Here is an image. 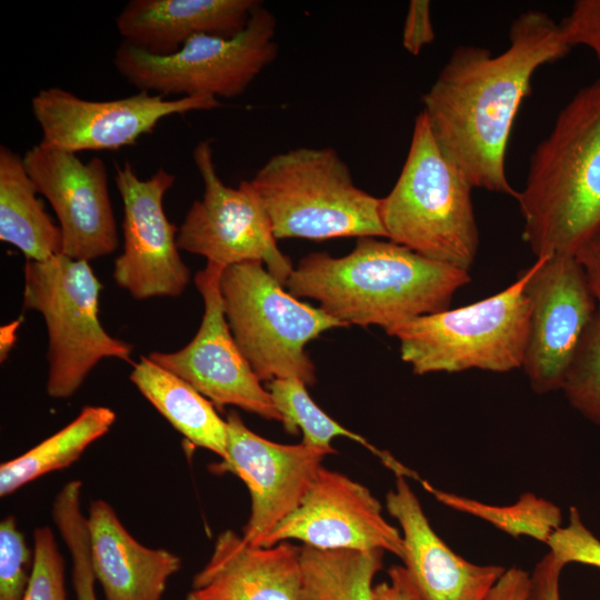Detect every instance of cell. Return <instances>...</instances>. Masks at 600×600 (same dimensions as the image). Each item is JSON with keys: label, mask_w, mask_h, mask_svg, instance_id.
Here are the masks:
<instances>
[{"label": "cell", "mask_w": 600, "mask_h": 600, "mask_svg": "<svg viewBox=\"0 0 600 600\" xmlns=\"http://www.w3.org/2000/svg\"><path fill=\"white\" fill-rule=\"evenodd\" d=\"M560 23L528 10L511 23L499 54L478 46L457 47L422 96L430 130L443 153L473 188L517 199L506 172L510 133L534 72L568 54Z\"/></svg>", "instance_id": "6da1fadb"}, {"label": "cell", "mask_w": 600, "mask_h": 600, "mask_svg": "<svg viewBox=\"0 0 600 600\" xmlns=\"http://www.w3.org/2000/svg\"><path fill=\"white\" fill-rule=\"evenodd\" d=\"M471 281L469 271L428 259L392 241L358 238L347 256L312 252L293 269L286 286L296 298L316 299L346 326H379L386 331L414 317L449 308Z\"/></svg>", "instance_id": "7a4b0ae2"}, {"label": "cell", "mask_w": 600, "mask_h": 600, "mask_svg": "<svg viewBox=\"0 0 600 600\" xmlns=\"http://www.w3.org/2000/svg\"><path fill=\"white\" fill-rule=\"evenodd\" d=\"M516 200L536 258L574 254L600 224V79L560 111Z\"/></svg>", "instance_id": "3957f363"}, {"label": "cell", "mask_w": 600, "mask_h": 600, "mask_svg": "<svg viewBox=\"0 0 600 600\" xmlns=\"http://www.w3.org/2000/svg\"><path fill=\"white\" fill-rule=\"evenodd\" d=\"M472 189L419 112L401 172L391 191L380 198L387 238L428 259L469 271L479 248Z\"/></svg>", "instance_id": "277c9868"}, {"label": "cell", "mask_w": 600, "mask_h": 600, "mask_svg": "<svg viewBox=\"0 0 600 600\" xmlns=\"http://www.w3.org/2000/svg\"><path fill=\"white\" fill-rule=\"evenodd\" d=\"M249 182L276 239L387 238L380 199L354 184L333 148L299 147L277 153Z\"/></svg>", "instance_id": "5b68a950"}, {"label": "cell", "mask_w": 600, "mask_h": 600, "mask_svg": "<svg viewBox=\"0 0 600 600\" xmlns=\"http://www.w3.org/2000/svg\"><path fill=\"white\" fill-rule=\"evenodd\" d=\"M530 267L500 292L474 303L406 320L386 332L400 342L414 374L522 367L530 306L524 292Z\"/></svg>", "instance_id": "8992f818"}, {"label": "cell", "mask_w": 600, "mask_h": 600, "mask_svg": "<svg viewBox=\"0 0 600 600\" xmlns=\"http://www.w3.org/2000/svg\"><path fill=\"white\" fill-rule=\"evenodd\" d=\"M261 261L223 269L220 289L232 337L260 381L296 378L316 382L306 346L323 331L347 327L320 307L287 292Z\"/></svg>", "instance_id": "52a82bcc"}, {"label": "cell", "mask_w": 600, "mask_h": 600, "mask_svg": "<svg viewBox=\"0 0 600 600\" xmlns=\"http://www.w3.org/2000/svg\"><path fill=\"white\" fill-rule=\"evenodd\" d=\"M101 289L86 260L60 253L24 264L23 309L46 321L51 398H70L104 358L132 361V344L111 337L99 320Z\"/></svg>", "instance_id": "ba28073f"}, {"label": "cell", "mask_w": 600, "mask_h": 600, "mask_svg": "<svg viewBox=\"0 0 600 600\" xmlns=\"http://www.w3.org/2000/svg\"><path fill=\"white\" fill-rule=\"evenodd\" d=\"M276 28L274 14L260 3L244 29L232 37L197 34L168 56L122 41L113 64L139 91L163 97L234 98L276 59Z\"/></svg>", "instance_id": "9c48e42d"}, {"label": "cell", "mask_w": 600, "mask_h": 600, "mask_svg": "<svg viewBox=\"0 0 600 600\" xmlns=\"http://www.w3.org/2000/svg\"><path fill=\"white\" fill-rule=\"evenodd\" d=\"M192 157L204 191L178 229V248L223 268L261 261L286 286L294 268L278 248L268 213L250 182L241 181L238 188L223 183L210 140L198 143Z\"/></svg>", "instance_id": "30bf717a"}, {"label": "cell", "mask_w": 600, "mask_h": 600, "mask_svg": "<svg viewBox=\"0 0 600 600\" xmlns=\"http://www.w3.org/2000/svg\"><path fill=\"white\" fill-rule=\"evenodd\" d=\"M524 292L530 306L522 369L539 393L561 390L581 338L597 313V302L574 254L537 258Z\"/></svg>", "instance_id": "8fae6325"}, {"label": "cell", "mask_w": 600, "mask_h": 600, "mask_svg": "<svg viewBox=\"0 0 600 600\" xmlns=\"http://www.w3.org/2000/svg\"><path fill=\"white\" fill-rule=\"evenodd\" d=\"M208 96L166 99L146 91L114 100L82 99L59 87L41 89L31 99L40 143L77 153L133 146L166 117L219 107Z\"/></svg>", "instance_id": "7c38bea8"}, {"label": "cell", "mask_w": 600, "mask_h": 600, "mask_svg": "<svg viewBox=\"0 0 600 600\" xmlns=\"http://www.w3.org/2000/svg\"><path fill=\"white\" fill-rule=\"evenodd\" d=\"M176 177L163 168L142 180L130 162L116 164L114 182L123 204V251L116 259L113 279L136 300L179 297L190 281L180 257L177 227L163 209Z\"/></svg>", "instance_id": "4fadbf2b"}, {"label": "cell", "mask_w": 600, "mask_h": 600, "mask_svg": "<svg viewBox=\"0 0 600 600\" xmlns=\"http://www.w3.org/2000/svg\"><path fill=\"white\" fill-rule=\"evenodd\" d=\"M223 269L207 262L194 277L204 312L192 340L178 351H154L148 357L190 383L220 409L234 406L261 418L281 421L270 392L262 387L230 331L220 289Z\"/></svg>", "instance_id": "5bb4252c"}, {"label": "cell", "mask_w": 600, "mask_h": 600, "mask_svg": "<svg viewBox=\"0 0 600 600\" xmlns=\"http://www.w3.org/2000/svg\"><path fill=\"white\" fill-rule=\"evenodd\" d=\"M226 421L227 458L214 470L231 472L247 486L251 508L241 536L248 543L260 547L302 502L328 454L303 442L282 444L262 438L233 410Z\"/></svg>", "instance_id": "9a60e30c"}, {"label": "cell", "mask_w": 600, "mask_h": 600, "mask_svg": "<svg viewBox=\"0 0 600 600\" xmlns=\"http://www.w3.org/2000/svg\"><path fill=\"white\" fill-rule=\"evenodd\" d=\"M22 157L38 193L59 220L62 254L90 261L114 252L118 232L103 160L83 162L77 153L42 143Z\"/></svg>", "instance_id": "2e32d148"}, {"label": "cell", "mask_w": 600, "mask_h": 600, "mask_svg": "<svg viewBox=\"0 0 600 600\" xmlns=\"http://www.w3.org/2000/svg\"><path fill=\"white\" fill-rule=\"evenodd\" d=\"M290 540L320 550H380L399 558L402 536L382 513V506L363 484L321 467L299 507L261 542L271 547Z\"/></svg>", "instance_id": "e0dca14e"}, {"label": "cell", "mask_w": 600, "mask_h": 600, "mask_svg": "<svg viewBox=\"0 0 600 600\" xmlns=\"http://www.w3.org/2000/svg\"><path fill=\"white\" fill-rule=\"evenodd\" d=\"M386 507L403 543L402 566H392L388 574L410 600H486L504 567L476 564L457 554L432 529L406 476H396Z\"/></svg>", "instance_id": "ac0fdd59"}, {"label": "cell", "mask_w": 600, "mask_h": 600, "mask_svg": "<svg viewBox=\"0 0 600 600\" xmlns=\"http://www.w3.org/2000/svg\"><path fill=\"white\" fill-rule=\"evenodd\" d=\"M186 600H302L301 547H254L224 530Z\"/></svg>", "instance_id": "d6986e66"}, {"label": "cell", "mask_w": 600, "mask_h": 600, "mask_svg": "<svg viewBox=\"0 0 600 600\" xmlns=\"http://www.w3.org/2000/svg\"><path fill=\"white\" fill-rule=\"evenodd\" d=\"M87 524L91 569L106 600H161L181 558L140 543L104 500L90 503Z\"/></svg>", "instance_id": "ffe728a7"}, {"label": "cell", "mask_w": 600, "mask_h": 600, "mask_svg": "<svg viewBox=\"0 0 600 600\" xmlns=\"http://www.w3.org/2000/svg\"><path fill=\"white\" fill-rule=\"evenodd\" d=\"M257 0H131L116 19L123 41L168 56L197 34L232 37L248 24Z\"/></svg>", "instance_id": "44dd1931"}, {"label": "cell", "mask_w": 600, "mask_h": 600, "mask_svg": "<svg viewBox=\"0 0 600 600\" xmlns=\"http://www.w3.org/2000/svg\"><path fill=\"white\" fill-rule=\"evenodd\" d=\"M130 381L158 412L192 446L227 458V421L214 404L190 383L141 356L133 364Z\"/></svg>", "instance_id": "7402d4cb"}, {"label": "cell", "mask_w": 600, "mask_h": 600, "mask_svg": "<svg viewBox=\"0 0 600 600\" xmlns=\"http://www.w3.org/2000/svg\"><path fill=\"white\" fill-rule=\"evenodd\" d=\"M23 157L0 147V240L17 247L31 261L62 253V234L41 201Z\"/></svg>", "instance_id": "603a6c76"}, {"label": "cell", "mask_w": 600, "mask_h": 600, "mask_svg": "<svg viewBox=\"0 0 600 600\" xmlns=\"http://www.w3.org/2000/svg\"><path fill=\"white\" fill-rule=\"evenodd\" d=\"M114 421L116 413L108 407H83L62 429L0 466V496L4 498L44 474L69 467Z\"/></svg>", "instance_id": "cb8c5ba5"}, {"label": "cell", "mask_w": 600, "mask_h": 600, "mask_svg": "<svg viewBox=\"0 0 600 600\" xmlns=\"http://www.w3.org/2000/svg\"><path fill=\"white\" fill-rule=\"evenodd\" d=\"M383 553L302 546V600H373L372 582L383 567Z\"/></svg>", "instance_id": "d4e9b609"}, {"label": "cell", "mask_w": 600, "mask_h": 600, "mask_svg": "<svg viewBox=\"0 0 600 600\" xmlns=\"http://www.w3.org/2000/svg\"><path fill=\"white\" fill-rule=\"evenodd\" d=\"M306 387L307 384L296 378L274 379L268 382V391L280 414V422L288 433L297 434L300 430L303 434L301 442L322 450L327 454L337 453V450L331 446L334 438H348L379 457L396 476L417 477L413 471L402 466L390 453L378 450L362 436L348 430L329 417L314 403Z\"/></svg>", "instance_id": "484cf974"}, {"label": "cell", "mask_w": 600, "mask_h": 600, "mask_svg": "<svg viewBox=\"0 0 600 600\" xmlns=\"http://www.w3.org/2000/svg\"><path fill=\"white\" fill-rule=\"evenodd\" d=\"M421 483L440 503L487 521L514 538L527 536L547 544L553 532L561 527L560 508L532 492L522 493L513 504L494 506L442 491L424 480Z\"/></svg>", "instance_id": "4316f807"}, {"label": "cell", "mask_w": 600, "mask_h": 600, "mask_svg": "<svg viewBox=\"0 0 600 600\" xmlns=\"http://www.w3.org/2000/svg\"><path fill=\"white\" fill-rule=\"evenodd\" d=\"M81 488L80 480H71L61 488L52 506V518L71 557L76 600H98L87 517L81 511Z\"/></svg>", "instance_id": "83f0119b"}, {"label": "cell", "mask_w": 600, "mask_h": 600, "mask_svg": "<svg viewBox=\"0 0 600 600\" xmlns=\"http://www.w3.org/2000/svg\"><path fill=\"white\" fill-rule=\"evenodd\" d=\"M569 403L600 426V316L586 329L561 387Z\"/></svg>", "instance_id": "f1b7e54d"}, {"label": "cell", "mask_w": 600, "mask_h": 600, "mask_svg": "<svg viewBox=\"0 0 600 600\" xmlns=\"http://www.w3.org/2000/svg\"><path fill=\"white\" fill-rule=\"evenodd\" d=\"M33 563L22 600H68L64 561L49 527L33 532Z\"/></svg>", "instance_id": "f546056e"}, {"label": "cell", "mask_w": 600, "mask_h": 600, "mask_svg": "<svg viewBox=\"0 0 600 600\" xmlns=\"http://www.w3.org/2000/svg\"><path fill=\"white\" fill-rule=\"evenodd\" d=\"M33 563V550L19 530L14 516L0 522V600H22Z\"/></svg>", "instance_id": "4dcf8cb0"}, {"label": "cell", "mask_w": 600, "mask_h": 600, "mask_svg": "<svg viewBox=\"0 0 600 600\" xmlns=\"http://www.w3.org/2000/svg\"><path fill=\"white\" fill-rule=\"evenodd\" d=\"M547 546L564 566L582 563L600 569V540L583 524L576 507L570 508L569 523L558 528Z\"/></svg>", "instance_id": "1f68e13d"}, {"label": "cell", "mask_w": 600, "mask_h": 600, "mask_svg": "<svg viewBox=\"0 0 600 600\" xmlns=\"http://www.w3.org/2000/svg\"><path fill=\"white\" fill-rule=\"evenodd\" d=\"M570 44L590 49L600 64V0H578L560 22Z\"/></svg>", "instance_id": "d6a6232c"}, {"label": "cell", "mask_w": 600, "mask_h": 600, "mask_svg": "<svg viewBox=\"0 0 600 600\" xmlns=\"http://www.w3.org/2000/svg\"><path fill=\"white\" fill-rule=\"evenodd\" d=\"M430 2L412 0L409 3L402 30V46L412 56H418L424 47L434 41Z\"/></svg>", "instance_id": "836d02e7"}, {"label": "cell", "mask_w": 600, "mask_h": 600, "mask_svg": "<svg viewBox=\"0 0 600 600\" xmlns=\"http://www.w3.org/2000/svg\"><path fill=\"white\" fill-rule=\"evenodd\" d=\"M564 567L550 551L543 556L530 573L527 600H561L560 574Z\"/></svg>", "instance_id": "e575fe53"}, {"label": "cell", "mask_w": 600, "mask_h": 600, "mask_svg": "<svg viewBox=\"0 0 600 600\" xmlns=\"http://www.w3.org/2000/svg\"><path fill=\"white\" fill-rule=\"evenodd\" d=\"M574 257L584 271L600 316V224L580 246Z\"/></svg>", "instance_id": "d590c367"}, {"label": "cell", "mask_w": 600, "mask_h": 600, "mask_svg": "<svg viewBox=\"0 0 600 600\" xmlns=\"http://www.w3.org/2000/svg\"><path fill=\"white\" fill-rule=\"evenodd\" d=\"M530 573L519 567L504 571L487 594L486 600H527Z\"/></svg>", "instance_id": "8d00e7d4"}, {"label": "cell", "mask_w": 600, "mask_h": 600, "mask_svg": "<svg viewBox=\"0 0 600 600\" xmlns=\"http://www.w3.org/2000/svg\"><path fill=\"white\" fill-rule=\"evenodd\" d=\"M373 600H410L400 586L393 581L373 587Z\"/></svg>", "instance_id": "74e56055"}, {"label": "cell", "mask_w": 600, "mask_h": 600, "mask_svg": "<svg viewBox=\"0 0 600 600\" xmlns=\"http://www.w3.org/2000/svg\"><path fill=\"white\" fill-rule=\"evenodd\" d=\"M19 326L18 321H14L10 324H7L1 328V360L6 358L7 353L9 352L10 348L12 347L16 338V330Z\"/></svg>", "instance_id": "f35d334b"}]
</instances>
